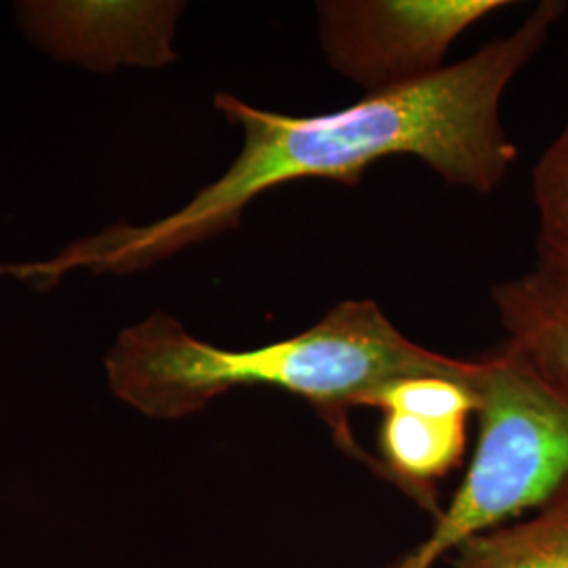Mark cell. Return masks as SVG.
Segmentation results:
<instances>
[{
    "instance_id": "obj_1",
    "label": "cell",
    "mask_w": 568,
    "mask_h": 568,
    "mask_svg": "<svg viewBox=\"0 0 568 568\" xmlns=\"http://www.w3.org/2000/svg\"><path fill=\"white\" fill-rule=\"evenodd\" d=\"M565 11V2L544 0L511 34L488 41L466 60L426 81L366 93L328 114L291 116L217 93L215 108L244 133L243 150L222 178L163 220L105 227L49 262H32L28 276L47 291L79 267L140 272L239 227L246 206L278 185L356 183L371 164L392 156H413L448 185L490 194L518 159L501 122L504 93L544 49Z\"/></svg>"
},
{
    "instance_id": "obj_2",
    "label": "cell",
    "mask_w": 568,
    "mask_h": 568,
    "mask_svg": "<svg viewBox=\"0 0 568 568\" xmlns=\"http://www.w3.org/2000/svg\"><path fill=\"white\" fill-rule=\"evenodd\" d=\"M476 368V361L408 339L373 300H345L300 335L248 349L201 342L156 312L124 328L105 356L112 392L154 419L194 415L234 387H276L304 398L337 445L379 476V462L354 440L347 413L373 405L384 387L408 377H445L471 387Z\"/></svg>"
},
{
    "instance_id": "obj_3",
    "label": "cell",
    "mask_w": 568,
    "mask_h": 568,
    "mask_svg": "<svg viewBox=\"0 0 568 568\" xmlns=\"http://www.w3.org/2000/svg\"><path fill=\"white\" fill-rule=\"evenodd\" d=\"M506 0H325L316 2L326 61L366 93L426 81L474 23Z\"/></svg>"
},
{
    "instance_id": "obj_4",
    "label": "cell",
    "mask_w": 568,
    "mask_h": 568,
    "mask_svg": "<svg viewBox=\"0 0 568 568\" xmlns=\"http://www.w3.org/2000/svg\"><path fill=\"white\" fill-rule=\"evenodd\" d=\"M467 419L466 415L384 410L379 434L382 476L424 508L436 509L434 485L466 455Z\"/></svg>"
},
{
    "instance_id": "obj_5",
    "label": "cell",
    "mask_w": 568,
    "mask_h": 568,
    "mask_svg": "<svg viewBox=\"0 0 568 568\" xmlns=\"http://www.w3.org/2000/svg\"><path fill=\"white\" fill-rule=\"evenodd\" d=\"M493 304L509 344L539 365L568 375V281L535 265L493 288Z\"/></svg>"
},
{
    "instance_id": "obj_6",
    "label": "cell",
    "mask_w": 568,
    "mask_h": 568,
    "mask_svg": "<svg viewBox=\"0 0 568 568\" xmlns=\"http://www.w3.org/2000/svg\"><path fill=\"white\" fill-rule=\"evenodd\" d=\"M453 568H568V478L527 518L469 539Z\"/></svg>"
},
{
    "instance_id": "obj_7",
    "label": "cell",
    "mask_w": 568,
    "mask_h": 568,
    "mask_svg": "<svg viewBox=\"0 0 568 568\" xmlns=\"http://www.w3.org/2000/svg\"><path fill=\"white\" fill-rule=\"evenodd\" d=\"M537 264L568 270V122L532 169Z\"/></svg>"
},
{
    "instance_id": "obj_8",
    "label": "cell",
    "mask_w": 568,
    "mask_h": 568,
    "mask_svg": "<svg viewBox=\"0 0 568 568\" xmlns=\"http://www.w3.org/2000/svg\"><path fill=\"white\" fill-rule=\"evenodd\" d=\"M539 267H544V270H549V272H554V274H558V276H562V278H567L568 281V270H562V267H548V265H539Z\"/></svg>"
}]
</instances>
